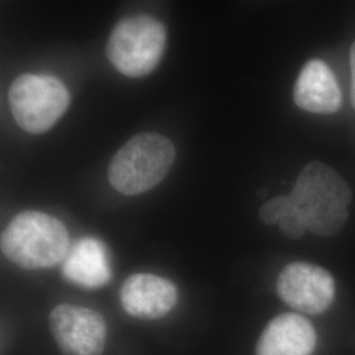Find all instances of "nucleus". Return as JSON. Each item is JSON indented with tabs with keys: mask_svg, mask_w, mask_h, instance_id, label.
I'll use <instances>...</instances> for the list:
<instances>
[{
	"mask_svg": "<svg viewBox=\"0 0 355 355\" xmlns=\"http://www.w3.org/2000/svg\"><path fill=\"white\" fill-rule=\"evenodd\" d=\"M1 253L26 270L49 268L64 262L70 250L69 232L54 216L24 211L3 229Z\"/></svg>",
	"mask_w": 355,
	"mask_h": 355,
	"instance_id": "nucleus-2",
	"label": "nucleus"
},
{
	"mask_svg": "<svg viewBox=\"0 0 355 355\" xmlns=\"http://www.w3.org/2000/svg\"><path fill=\"white\" fill-rule=\"evenodd\" d=\"M277 291L292 309L306 315H320L333 304L336 284L325 268L306 262H293L282 270Z\"/></svg>",
	"mask_w": 355,
	"mask_h": 355,
	"instance_id": "nucleus-7",
	"label": "nucleus"
},
{
	"mask_svg": "<svg viewBox=\"0 0 355 355\" xmlns=\"http://www.w3.org/2000/svg\"><path fill=\"white\" fill-rule=\"evenodd\" d=\"M62 274L70 283L83 288H101L112 277L108 252L94 237L76 241L62 262Z\"/></svg>",
	"mask_w": 355,
	"mask_h": 355,
	"instance_id": "nucleus-11",
	"label": "nucleus"
},
{
	"mask_svg": "<svg viewBox=\"0 0 355 355\" xmlns=\"http://www.w3.org/2000/svg\"><path fill=\"white\" fill-rule=\"evenodd\" d=\"M49 329L64 355H102L107 343V322L101 313L74 304L51 309Z\"/></svg>",
	"mask_w": 355,
	"mask_h": 355,
	"instance_id": "nucleus-6",
	"label": "nucleus"
},
{
	"mask_svg": "<svg viewBox=\"0 0 355 355\" xmlns=\"http://www.w3.org/2000/svg\"><path fill=\"white\" fill-rule=\"evenodd\" d=\"M166 29L148 15L129 16L114 26L107 44V57L123 76L142 78L158 66L165 51Z\"/></svg>",
	"mask_w": 355,
	"mask_h": 355,
	"instance_id": "nucleus-4",
	"label": "nucleus"
},
{
	"mask_svg": "<svg viewBox=\"0 0 355 355\" xmlns=\"http://www.w3.org/2000/svg\"><path fill=\"white\" fill-rule=\"evenodd\" d=\"M350 69H352V103L355 110V41L350 49Z\"/></svg>",
	"mask_w": 355,
	"mask_h": 355,
	"instance_id": "nucleus-14",
	"label": "nucleus"
},
{
	"mask_svg": "<svg viewBox=\"0 0 355 355\" xmlns=\"http://www.w3.org/2000/svg\"><path fill=\"white\" fill-rule=\"evenodd\" d=\"M177 287L153 274L130 275L120 290V302L128 315L142 320L165 318L177 304Z\"/></svg>",
	"mask_w": 355,
	"mask_h": 355,
	"instance_id": "nucleus-8",
	"label": "nucleus"
},
{
	"mask_svg": "<svg viewBox=\"0 0 355 355\" xmlns=\"http://www.w3.org/2000/svg\"><path fill=\"white\" fill-rule=\"evenodd\" d=\"M296 105L312 114H336L341 108L343 95L331 69L321 60L303 66L293 87Z\"/></svg>",
	"mask_w": 355,
	"mask_h": 355,
	"instance_id": "nucleus-9",
	"label": "nucleus"
},
{
	"mask_svg": "<svg viewBox=\"0 0 355 355\" xmlns=\"http://www.w3.org/2000/svg\"><path fill=\"white\" fill-rule=\"evenodd\" d=\"M290 204H291V202H290L288 196L279 195V196L268 200L261 207L259 218L267 225H274L277 223L279 224L282 216L286 214Z\"/></svg>",
	"mask_w": 355,
	"mask_h": 355,
	"instance_id": "nucleus-13",
	"label": "nucleus"
},
{
	"mask_svg": "<svg viewBox=\"0 0 355 355\" xmlns=\"http://www.w3.org/2000/svg\"><path fill=\"white\" fill-rule=\"evenodd\" d=\"M279 228L287 237L293 239V240L302 239L308 229L303 216L300 215V212L292 204H290L286 214L282 216Z\"/></svg>",
	"mask_w": 355,
	"mask_h": 355,
	"instance_id": "nucleus-12",
	"label": "nucleus"
},
{
	"mask_svg": "<svg viewBox=\"0 0 355 355\" xmlns=\"http://www.w3.org/2000/svg\"><path fill=\"white\" fill-rule=\"evenodd\" d=\"M8 104L19 127L40 135L62 117L70 104V94L55 76L23 74L10 86Z\"/></svg>",
	"mask_w": 355,
	"mask_h": 355,
	"instance_id": "nucleus-5",
	"label": "nucleus"
},
{
	"mask_svg": "<svg viewBox=\"0 0 355 355\" xmlns=\"http://www.w3.org/2000/svg\"><path fill=\"white\" fill-rule=\"evenodd\" d=\"M316 340V330L309 320L296 313H283L262 331L257 355H311Z\"/></svg>",
	"mask_w": 355,
	"mask_h": 355,
	"instance_id": "nucleus-10",
	"label": "nucleus"
},
{
	"mask_svg": "<svg viewBox=\"0 0 355 355\" xmlns=\"http://www.w3.org/2000/svg\"><path fill=\"white\" fill-rule=\"evenodd\" d=\"M175 161V146L158 133H140L119 149L108 166V180L127 196L140 195L158 186Z\"/></svg>",
	"mask_w": 355,
	"mask_h": 355,
	"instance_id": "nucleus-3",
	"label": "nucleus"
},
{
	"mask_svg": "<svg viewBox=\"0 0 355 355\" xmlns=\"http://www.w3.org/2000/svg\"><path fill=\"white\" fill-rule=\"evenodd\" d=\"M288 198L303 216L308 230L329 237L343 228L353 191L336 170L313 161L302 170Z\"/></svg>",
	"mask_w": 355,
	"mask_h": 355,
	"instance_id": "nucleus-1",
	"label": "nucleus"
}]
</instances>
